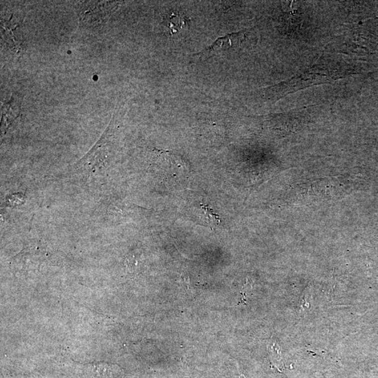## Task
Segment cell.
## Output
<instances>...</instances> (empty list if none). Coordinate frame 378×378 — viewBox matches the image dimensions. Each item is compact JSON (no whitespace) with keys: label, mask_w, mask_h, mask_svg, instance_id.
Returning a JSON list of instances; mask_svg holds the SVG:
<instances>
[{"label":"cell","mask_w":378,"mask_h":378,"mask_svg":"<svg viewBox=\"0 0 378 378\" xmlns=\"http://www.w3.org/2000/svg\"><path fill=\"white\" fill-rule=\"evenodd\" d=\"M245 39L244 32L232 33L228 35L218 38L214 44L199 54V59L206 60L213 55L225 51L231 48L237 47Z\"/></svg>","instance_id":"obj_1"},{"label":"cell","mask_w":378,"mask_h":378,"mask_svg":"<svg viewBox=\"0 0 378 378\" xmlns=\"http://www.w3.org/2000/svg\"><path fill=\"white\" fill-rule=\"evenodd\" d=\"M189 22V19L185 15L175 12L167 15L164 19L165 25L169 28L172 34L180 32L185 27H188Z\"/></svg>","instance_id":"obj_2"},{"label":"cell","mask_w":378,"mask_h":378,"mask_svg":"<svg viewBox=\"0 0 378 378\" xmlns=\"http://www.w3.org/2000/svg\"><path fill=\"white\" fill-rule=\"evenodd\" d=\"M182 282H183L184 285L186 286L187 288H189V277L187 275H183L182 277Z\"/></svg>","instance_id":"obj_3"}]
</instances>
